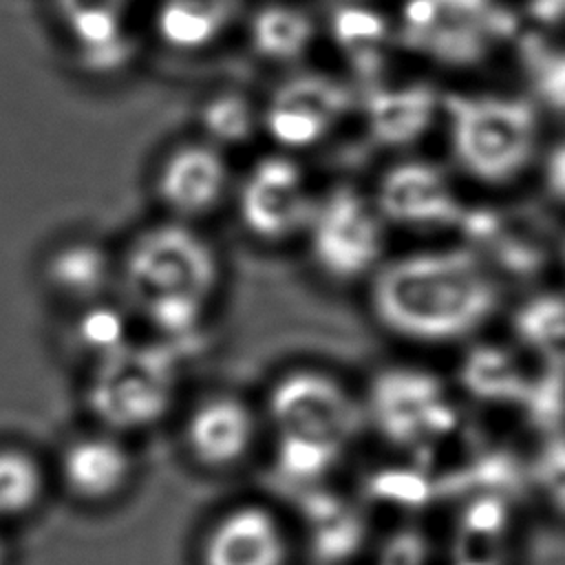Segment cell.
I'll use <instances>...</instances> for the list:
<instances>
[{
    "instance_id": "6da1fadb",
    "label": "cell",
    "mask_w": 565,
    "mask_h": 565,
    "mask_svg": "<svg viewBox=\"0 0 565 565\" xmlns=\"http://www.w3.org/2000/svg\"><path fill=\"white\" fill-rule=\"evenodd\" d=\"M369 302L391 333L422 344H448L492 318L499 289L472 249H422L382 263L371 276Z\"/></svg>"
},
{
    "instance_id": "7a4b0ae2",
    "label": "cell",
    "mask_w": 565,
    "mask_h": 565,
    "mask_svg": "<svg viewBox=\"0 0 565 565\" xmlns=\"http://www.w3.org/2000/svg\"><path fill=\"white\" fill-rule=\"evenodd\" d=\"M441 115L455 161L481 183H508L534 157L539 115L525 97L450 93L441 97Z\"/></svg>"
},
{
    "instance_id": "3957f363",
    "label": "cell",
    "mask_w": 565,
    "mask_h": 565,
    "mask_svg": "<svg viewBox=\"0 0 565 565\" xmlns=\"http://www.w3.org/2000/svg\"><path fill=\"white\" fill-rule=\"evenodd\" d=\"M179 384L177 353L154 342H128L93 364L86 402L102 428L128 433L159 422Z\"/></svg>"
},
{
    "instance_id": "277c9868",
    "label": "cell",
    "mask_w": 565,
    "mask_h": 565,
    "mask_svg": "<svg viewBox=\"0 0 565 565\" xmlns=\"http://www.w3.org/2000/svg\"><path fill=\"white\" fill-rule=\"evenodd\" d=\"M119 271L139 305L163 298L210 305L221 280V263L212 243L179 218L141 230L128 245Z\"/></svg>"
},
{
    "instance_id": "5b68a950",
    "label": "cell",
    "mask_w": 565,
    "mask_h": 565,
    "mask_svg": "<svg viewBox=\"0 0 565 565\" xmlns=\"http://www.w3.org/2000/svg\"><path fill=\"white\" fill-rule=\"evenodd\" d=\"M516 31L499 0H404L397 38L444 66H475Z\"/></svg>"
},
{
    "instance_id": "8992f818",
    "label": "cell",
    "mask_w": 565,
    "mask_h": 565,
    "mask_svg": "<svg viewBox=\"0 0 565 565\" xmlns=\"http://www.w3.org/2000/svg\"><path fill=\"white\" fill-rule=\"evenodd\" d=\"M305 234L313 263L333 280L373 276L382 265L384 218L373 201L349 185L316 199Z\"/></svg>"
},
{
    "instance_id": "52a82bcc",
    "label": "cell",
    "mask_w": 565,
    "mask_h": 565,
    "mask_svg": "<svg viewBox=\"0 0 565 565\" xmlns=\"http://www.w3.org/2000/svg\"><path fill=\"white\" fill-rule=\"evenodd\" d=\"M267 413L278 435H305L340 446L360 422V406L347 386L313 369L280 375L267 393Z\"/></svg>"
},
{
    "instance_id": "ba28073f",
    "label": "cell",
    "mask_w": 565,
    "mask_h": 565,
    "mask_svg": "<svg viewBox=\"0 0 565 565\" xmlns=\"http://www.w3.org/2000/svg\"><path fill=\"white\" fill-rule=\"evenodd\" d=\"M369 413L377 430L402 446L433 439L455 422V411L437 375L415 366L377 373L369 388Z\"/></svg>"
},
{
    "instance_id": "9c48e42d",
    "label": "cell",
    "mask_w": 565,
    "mask_h": 565,
    "mask_svg": "<svg viewBox=\"0 0 565 565\" xmlns=\"http://www.w3.org/2000/svg\"><path fill=\"white\" fill-rule=\"evenodd\" d=\"M313 203L300 166L285 154H265L254 161L236 190L241 225L265 243L305 232Z\"/></svg>"
},
{
    "instance_id": "30bf717a",
    "label": "cell",
    "mask_w": 565,
    "mask_h": 565,
    "mask_svg": "<svg viewBox=\"0 0 565 565\" xmlns=\"http://www.w3.org/2000/svg\"><path fill=\"white\" fill-rule=\"evenodd\" d=\"M353 95L327 73H296L280 82L263 115L260 124L267 135L282 148H309L351 110Z\"/></svg>"
},
{
    "instance_id": "8fae6325",
    "label": "cell",
    "mask_w": 565,
    "mask_h": 565,
    "mask_svg": "<svg viewBox=\"0 0 565 565\" xmlns=\"http://www.w3.org/2000/svg\"><path fill=\"white\" fill-rule=\"evenodd\" d=\"M380 216L402 227H448L463 221V205L446 172L424 159L393 163L373 199Z\"/></svg>"
},
{
    "instance_id": "7c38bea8",
    "label": "cell",
    "mask_w": 565,
    "mask_h": 565,
    "mask_svg": "<svg viewBox=\"0 0 565 565\" xmlns=\"http://www.w3.org/2000/svg\"><path fill=\"white\" fill-rule=\"evenodd\" d=\"M230 188V166L221 148L205 139L183 141L161 159L154 192L170 218L194 221L210 214Z\"/></svg>"
},
{
    "instance_id": "4fadbf2b",
    "label": "cell",
    "mask_w": 565,
    "mask_h": 565,
    "mask_svg": "<svg viewBox=\"0 0 565 565\" xmlns=\"http://www.w3.org/2000/svg\"><path fill=\"white\" fill-rule=\"evenodd\" d=\"M135 455L119 433L97 428L73 437L60 452L57 475L64 490L82 503H110L135 479Z\"/></svg>"
},
{
    "instance_id": "5bb4252c",
    "label": "cell",
    "mask_w": 565,
    "mask_h": 565,
    "mask_svg": "<svg viewBox=\"0 0 565 565\" xmlns=\"http://www.w3.org/2000/svg\"><path fill=\"white\" fill-rule=\"evenodd\" d=\"M256 439L252 408L232 393H212L196 402L183 424V441L190 457L210 470L241 463Z\"/></svg>"
},
{
    "instance_id": "9a60e30c",
    "label": "cell",
    "mask_w": 565,
    "mask_h": 565,
    "mask_svg": "<svg viewBox=\"0 0 565 565\" xmlns=\"http://www.w3.org/2000/svg\"><path fill=\"white\" fill-rule=\"evenodd\" d=\"M201 556L203 565H285L289 547L278 516L247 503L214 521Z\"/></svg>"
},
{
    "instance_id": "2e32d148",
    "label": "cell",
    "mask_w": 565,
    "mask_h": 565,
    "mask_svg": "<svg viewBox=\"0 0 565 565\" xmlns=\"http://www.w3.org/2000/svg\"><path fill=\"white\" fill-rule=\"evenodd\" d=\"M441 97L426 82L375 84L364 97V119L375 141L406 146L417 141L441 113Z\"/></svg>"
},
{
    "instance_id": "e0dca14e",
    "label": "cell",
    "mask_w": 565,
    "mask_h": 565,
    "mask_svg": "<svg viewBox=\"0 0 565 565\" xmlns=\"http://www.w3.org/2000/svg\"><path fill=\"white\" fill-rule=\"evenodd\" d=\"M238 0H161L152 26L161 44L179 53L212 46L232 24Z\"/></svg>"
},
{
    "instance_id": "ac0fdd59",
    "label": "cell",
    "mask_w": 565,
    "mask_h": 565,
    "mask_svg": "<svg viewBox=\"0 0 565 565\" xmlns=\"http://www.w3.org/2000/svg\"><path fill=\"white\" fill-rule=\"evenodd\" d=\"M115 274L108 252L93 241H68L55 247L44 263L49 289L73 305L99 302Z\"/></svg>"
},
{
    "instance_id": "d6986e66",
    "label": "cell",
    "mask_w": 565,
    "mask_h": 565,
    "mask_svg": "<svg viewBox=\"0 0 565 565\" xmlns=\"http://www.w3.org/2000/svg\"><path fill=\"white\" fill-rule=\"evenodd\" d=\"M247 35L258 57L287 64L309 51L316 38V22L302 7L267 2L252 13Z\"/></svg>"
},
{
    "instance_id": "ffe728a7",
    "label": "cell",
    "mask_w": 565,
    "mask_h": 565,
    "mask_svg": "<svg viewBox=\"0 0 565 565\" xmlns=\"http://www.w3.org/2000/svg\"><path fill=\"white\" fill-rule=\"evenodd\" d=\"M331 38L360 75H375L386 60L393 26L375 9L362 2H344L331 18Z\"/></svg>"
},
{
    "instance_id": "44dd1931",
    "label": "cell",
    "mask_w": 565,
    "mask_h": 565,
    "mask_svg": "<svg viewBox=\"0 0 565 565\" xmlns=\"http://www.w3.org/2000/svg\"><path fill=\"white\" fill-rule=\"evenodd\" d=\"M516 340L547 369L565 375V294H536L512 316Z\"/></svg>"
},
{
    "instance_id": "7402d4cb",
    "label": "cell",
    "mask_w": 565,
    "mask_h": 565,
    "mask_svg": "<svg viewBox=\"0 0 565 565\" xmlns=\"http://www.w3.org/2000/svg\"><path fill=\"white\" fill-rule=\"evenodd\" d=\"M46 492V472L33 452L20 446H0V521L33 512Z\"/></svg>"
},
{
    "instance_id": "603a6c76",
    "label": "cell",
    "mask_w": 565,
    "mask_h": 565,
    "mask_svg": "<svg viewBox=\"0 0 565 565\" xmlns=\"http://www.w3.org/2000/svg\"><path fill=\"white\" fill-rule=\"evenodd\" d=\"M461 377L475 397L488 402H523L530 386L516 360L499 347L475 349L463 362Z\"/></svg>"
},
{
    "instance_id": "cb8c5ba5",
    "label": "cell",
    "mask_w": 565,
    "mask_h": 565,
    "mask_svg": "<svg viewBox=\"0 0 565 565\" xmlns=\"http://www.w3.org/2000/svg\"><path fill=\"white\" fill-rule=\"evenodd\" d=\"M519 60L534 99L552 113L565 115V46L543 38H521Z\"/></svg>"
},
{
    "instance_id": "d4e9b609",
    "label": "cell",
    "mask_w": 565,
    "mask_h": 565,
    "mask_svg": "<svg viewBox=\"0 0 565 565\" xmlns=\"http://www.w3.org/2000/svg\"><path fill=\"white\" fill-rule=\"evenodd\" d=\"M258 121L260 117L254 104L238 90L214 93L205 99L199 113L203 139L221 150L245 143L254 135Z\"/></svg>"
},
{
    "instance_id": "484cf974",
    "label": "cell",
    "mask_w": 565,
    "mask_h": 565,
    "mask_svg": "<svg viewBox=\"0 0 565 565\" xmlns=\"http://www.w3.org/2000/svg\"><path fill=\"white\" fill-rule=\"evenodd\" d=\"M75 342L90 358V362H99L119 349H124L130 340L126 318L113 305L93 302L82 307L79 320L75 324Z\"/></svg>"
},
{
    "instance_id": "4316f807",
    "label": "cell",
    "mask_w": 565,
    "mask_h": 565,
    "mask_svg": "<svg viewBox=\"0 0 565 565\" xmlns=\"http://www.w3.org/2000/svg\"><path fill=\"white\" fill-rule=\"evenodd\" d=\"M342 446L305 435H278L276 463L280 472L294 481H311L322 477L340 457Z\"/></svg>"
},
{
    "instance_id": "83f0119b",
    "label": "cell",
    "mask_w": 565,
    "mask_h": 565,
    "mask_svg": "<svg viewBox=\"0 0 565 565\" xmlns=\"http://www.w3.org/2000/svg\"><path fill=\"white\" fill-rule=\"evenodd\" d=\"M532 479L541 497L565 516V435L550 437L534 455Z\"/></svg>"
},
{
    "instance_id": "f1b7e54d",
    "label": "cell",
    "mask_w": 565,
    "mask_h": 565,
    "mask_svg": "<svg viewBox=\"0 0 565 565\" xmlns=\"http://www.w3.org/2000/svg\"><path fill=\"white\" fill-rule=\"evenodd\" d=\"M543 183L556 201L565 203V141H558L545 154V159H543Z\"/></svg>"
},
{
    "instance_id": "f546056e",
    "label": "cell",
    "mask_w": 565,
    "mask_h": 565,
    "mask_svg": "<svg viewBox=\"0 0 565 565\" xmlns=\"http://www.w3.org/2000/svg\"><path fill=\"white\" fill-rule=\"evenodd\" d=\"M530 15L543 26H565V0H527Z\"/></svg>"
},
{
    "instance_id": "4dcf8cb0",
    "label": "cell",
    "mask_w": 565,
    "mask_h": 565,
    "mask_svg": "<svg viewBox=\"0 0 565 565\" xmlns=\"http://www.w3.org/2000/svg\"><path fill=\"white\" fill-rule=\"evenodd\" d=\"M0 565H4V545H2V539H0Z\"/></svg>"
},
{
    "instance_id": "1f68e13d",
    "label": "cell",
    "mask_w": 565,
    "mask_h": 565,
    "mask_svg": "<svg viewBox=\"0 0 565 565\" xmlns=\"http://www.w3.org/2000/svg\"><path fill=\"white\" fill-rule=\"evenodd\" d=\"M563 256H565V247H563Z\"/></svg>"
}]
</instances>
